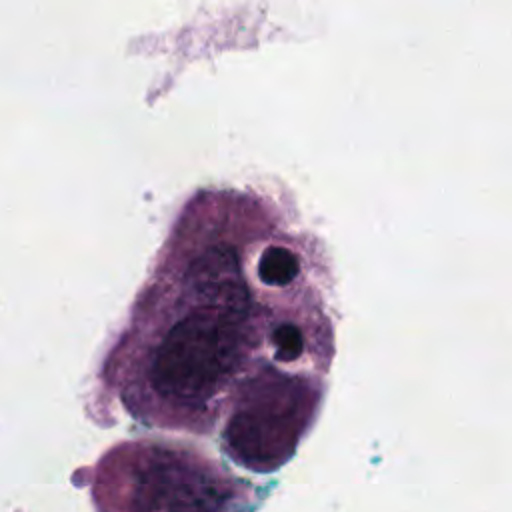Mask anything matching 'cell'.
<instances>
[{
	"mask_svg": "<svg viewBox=\"0 0 512 512\" xmlns=\"http://www.w3.org/2000/svg\"><path fill=\"white\" fill-rule=\"evenodd\" d=\"M232 236L188 262L186 304L156 346L150 384L190 412L228 392V454L270 472L322 404L334 356L330 270L318 240L264 194H240Z\"/></svg>",
	"mask_w": 512,
	"mask_h": 512,
	"instance_id": "1",
	"label": "cell"
},
{
	"mask_svg": "<svg viewBox=\"0 0 512 512\" xmlns=\"http://www.w3.org/2000/svg\"><path fill=\"white\" fill-rule=\"evenodd\" d=\"M228 496L222 480L200 462L156 450L136 470L132 512H218Z\"/></svg>",
	"mask_w": 512,
	"mask_h": 512,
	"instance_id": "2",
	"label": "cell"
}]
</instances>
